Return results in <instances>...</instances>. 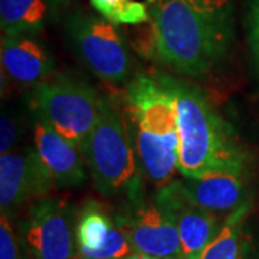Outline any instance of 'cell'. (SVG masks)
Instances as JSON below:
<instances>
[{
	"label": "cell",
	"mask_w": 259,
	"mask_h": 259,
	"mask_svg": "<svg viewBox=\"0 0 259 259\" xmlns=\"http://www.w3.org/2000/svg\"><path fill=\"white\" fill-rule=\"evenodd\" d=\"M150 52L176 74H209L232 40L229 0H151Z\"/></svg>",
	"instance_id": "cell-1"
},
{
	"label": "cell",
	"mask_w": 259,
	"mask_h": 259,
	"mask_svg": "<svg viewBox=\"0 0 259 259\" xmlns=\"http://www.w3.org/2000/svg\"><path fill=\"white\" fill-rule=\"evenodd\" d=\"M125 117L143 176L157 189L171 183L179 171L180 134L175 95L164 76L130 81Z\"/></svg>",
	"instance_id": "cell-2"
},
{
	"label": "cell",
	"mask_w": 259,
	"mask_h": 259,
	"mask_svg": "<svg viewBox=\"0 0 259 259\" xmlns=\"http://www.w3.org/2000/svg\"><path fill=\"white\" fill-rule=\"evenodd\" d=\"M164 79L176 101L182 177L228 170L248 171V153L207 97L190 83L171 76H164Z\"/></svg>",
	"instance_id": "cell-3"
},
{
	"label": "cell",
	"mask_w": 259,
	"mask_h": 259,
	"mask_svg": "<svg viewBox=\"0 0 259 259\" xmlns=\"http://www.w3.org/2000/svg\"><path fill=\"white\" fill-rule=\"evenodd\" d=\"M88 175L104 196L127 194L131 203L141 199L140 167L125 111L111 100L102 98L95 127L81 143Z\"/></svg>",
	"instance_id": "cell-4"
},
{
	"label": "cell",
	"mask_w": 259,
	"mask_h": 259,
	"mask_svg": "<svg viewBox=\"0 0 259 259\" xmlns=\"http://www.w3.org/2000/svg\"><path fill=\"white\" fill-rule=\"evenodd\" d=\"M30 102L39 120L79 146L95 127L102 108V98L94 88L68 75L39 83Z\"/></svg>",
	"instance_id": "cell-5"
},
{
	"label": "cell",
	"mask_w": 259,
	"mask_h": 259,
	"mask_svg": "<svg viewBox=\"0 0 259 259\" xmlns=\"http://www.w3.org/2000/svg\"><path fill=\"white\" fill-rule=\"evenodd\" d=\"M68 35L94 75L112 85L131 81L134 59L118 29L102 16L75 13L68 20Z\"/></svg>",
	"instance_id": "cell-6"
},
{
	"label": "cell",
	"mask_w": 259,
	"mask_h": 259,
	"mask_svg": "<svg viewBox=\"0 0 259 259\" xmlns=\"http://www.w3.org/2000/svg\"><path fill=\"white\" fill-rule=\"evenodd\" d=\"M20 238L32 259H75L76 216L62 199L44 197L30 204Z\"/></svg>",
	"instance_id": "cell-7"
},
{
	"label": "cell",
	"mask_w": 259,
	"mask_h": 259,
	"mask_svg": "<svg viewBox=\"0 0 259 259\" xmlns=\"http://www.w3.org/2000/svg\"><path fill=\"white\" fill-rule=\"evenodd\" d=\"M55 187L35 146L0 154V209L6 216L12 218L28 202L44 199Z\"/></svg>",
	"instance_id": "cell-8"
},
{
	"label": "cell",
	"mask_w": 259,
	"mask_h": 259,
	"mask_svg": "<svg viewBox=\"0 0 259 259\" xmlns=\"http://www.w3.org/2000/svg\"><path fill=\"white\" fill-rule=\"evenodd\" d=\"M128 216L120 218L133 252L158 259H183L179 231L171 214L143 197L133 202Z\"/></svg>",
	"instance_id": "cell-9"
},
{
	"label": "cell",
	"mask_w": 259,
	"mask_h": 259,
	"mask_svg": "<svg viewBox=\"0 0 259 259\" xmlns=\"http://www.w3.org/2000/svg\"><path fill=\"white\" fill-rule=\"evenodd\" d=\"M154 200L171 214L176 223L183 259H200L225 221L221 216L192 203L180 192L176 180L160 187Z\"/></svg>",
	"instance_id": "cell-10"
},
{
	"label": "cell",
	"mask_w": 259,
	"mask_h": 259,
	"mask_svg": "<svg viewBox=\"0 0 259 259\" xmlns=\"http://www.w3.org/2000/svg\"><path fill=\"white\" fill-rule=\"evenodd\" d=\"M248 171H210L202 176L176 180L180 192L196 206L218 216L232 213L248 206Z\"/></svg>",
	"instance_id": "cell-11"
},
{
	"label": "cell",
	"mask_w": 259,
	"mask_h": 259,
	"mask_svg": "<svg viewBox=\"0 0 259 259\" xmlns=\"http://www.w3.org/2000/svg\"><path fill=\"white\" fill-rule=\"evenodd\" d=\"M78 256L88 259H122L133 253L120 219L107 209L88 202L76 216Z\"/></svg>",
	"instance_id": "cell-12"
},
{
	"label": "cell",
	"mask_w": 259,
	"mask_h": 259,
	"mask_svg": "<svg viewBox=\"0 0 259 259\" xmlns=\"http://www.w3.org/2000/svg\"><path fill=\"white\" fill-rule=\"evenodd\" d=\"M33 139V146L56 187H76L87 180L88 168L79 144L64 137L39 118L35 124Z\"/></svg>",
	"instance_id": "cell-13"
},
{
	"label": "cell",
	"mask_w": 259,
	"mask_h": 259,
	"mask_svg": "<svg viewBox=\"0 0 259 259\" xmlns=\"http://www.w3.org/2000/svg\"><path fill=\"white\" fill-rule=\"evenodd\" d=\"M2 69L13 82L37 87L52 76L54 59L35 36H3L0 48Z\"/></svg>",
	"instance_id": "cell-14"
},
{
	"label": "cell",
	"mask_w": 259,
	"mask_h": 259,
	"mask_svg": "<svg viewBox=\"0 0 259 259\" xmlns=\"http://www.w3.org/2000/svg\"><path fill=\"white\" fill-rule=\"evenodd\" d=\"M54 0H0L3 36H36L54 13Z\"/></svg>",
	"instance_id": "cell-15"
},
{
	"label": "cell",
	"mask_w": 259,
	"mask_h": 259,
	"mask_svg": "<svg viewBox=\"0 0 259 259\" xmlns=\"http://www.w3.org/2000/svg\"><path fill=\"white\" fill-rule=\"evenodd\" d=\"M246 213L248 206H243L228 216L200 259H243V221Z\"/></svg>",
	"instance_id": "cell-16"
},
{
	"label": "cell",
	"mask_w": 259,
	"mask_h": 259,
	"mask_svg": "<svg viewBox=\"0 0 259 259\" xmlns=\"http://www.w3.org/2000/svg\"><path fill=\"white\" fill-rule=\"evenodd\" d=\"M102 18L114 25H139L150 20L147 5L137 0H90Z\"/></svg>",
	"instance_id": "cell-17"
},
{
	"label": "cell",
	"mask_w": 259,
	"mask_h": 259,
	"mask_svg": "<svg viewBox=\"0 0 259 259\" xmlns=\"http://www.w3.org/2000/svg\"><path fill=\"white\" fill-rule=\"evenodd\" d=\"M0 259H23L10 218L5 213L0 214Z\"/></svg>",
	"instance_id": "cell-18"
},
{
	"label": "cell",
	"mask_w": 259,
	"mask_h": 259,
	"mask_svg": "<svg viewBox=\"0 0 259 259\" xmlns=\"http://www.w3.org/2000/svg\"><path fill=\"white\" fill-rule=\"evenodd\" d=\"M20 136L22 130L18 118L10 115L9 112H3L0 121V154L12 151Z\"/></svg>",
	"instance_id": "cell-19"
},
{
	"label": "cell",
	"mask_w": 259,
	"mask_h": 259,
	"mask_svg": "<svg viewBox=\"0 0 259 259\" xmlns=\"http://www.w3.org/2000/svg\"><path fill=\"white\" fill-rule=\"evenodd\" d=\"M250 44L259 64V0L253 3L250 15Z\"/></svg>",
	"instance_id": "cell-20"
},
{
	"label": "cell",
	"mask_w": 259,
	"mask_h": 259,
	"mask_svg": "<svg viewBox=\"0 0 259 259\" xmlns=\"http://www.w3.org/2000/svg\"><path fill=\"white\" fill-rule=\"evenodd\" d=\"M122 259H158V258L148 256V255H141V253H136V252H133L131 255H128V256H125V258H122Z\"/></svg>",
	"instance_id": "cell-21"
},
{
	"label": "cell",
	"mask_w": 259,
	"mask_h": 259,
	"mask_svg": "<svg viewBox=\"0 0 259 259\" xmlns=\"http://www.w3.org/2000/svg\"><path fill=\"white\" fill-rule=\"evenodd\" d=\"M75 259H88V258H82V256H76Z\"/></svg>",
	"instance_id": "cell-22"
},
{
	"label": "cell",
	"mask_w": 259,
	"mask_h": 259,
	"mask_svg": "<svg viewBox=\"0 0 259 259\" xmlns=\"http://www.w3.org/2000/svg\"><path fill=\"white\" fill-rule=\"evenodd\" d=\"M243 259H245V258H243Z\"/></svg>",
	"instance_id": "cell-23"
}]
</instances>
